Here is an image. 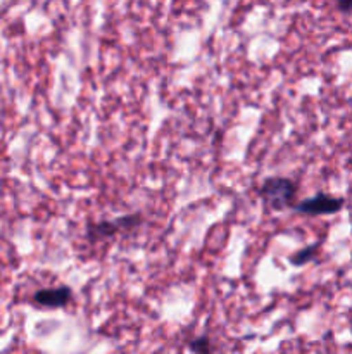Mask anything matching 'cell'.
Instances as JSON below:
<instances>
[{
  "instance_id": "obj_1",
  "label": "cell",
  "mask_w": 352,
  "mask_h": 354,
  "mask_svg": "<svg viewBox=\"0 0 352 354\" xmlns=\"http://www.w3.org/2000/svg\"><path fill=\"white\" fill-rule=\"evenodd\" d=\"M297 194V183L285 176H271L262 182L259 187V196L261 199L273 207L275 211H282L293 204Z\"/></svg>"
},
{
  "instance_id": "obj_2",
  "label": "cell",
  "mask_w": 352,
  "mask_h": 354,
  "mask_svg": "<svg viewBox=\"0 0 352 354\" xmlns=\"http://www.w3.org/2000/svg\"><path fill=\"white\" fill-rule=\"evenodd\" d=\"M144 221L141 214H126V216L116 218L113 221H100V223H90L86 227V237L92 242L102 241V239L114 237L119 234V230H130V228L138 227Z\"/></svg>"
},
{
  "instance_id": "obj_3",
  "label": "cell",
  "mask_w": 352,
  "mask_h": 354,
  "mask_svg": "<svg viewBox=\"0 0 352 354\" xmlns=\"http://www.w3.org/2000/svg\"><path fill=\"white\" fill-rule=\"evenodd\" d=\"M345 199L344 197L328 196V194H317V196L309 197L295 206L299 213L306 216H323V214H335L344 209Z\"/></svg>"
},
{
  "instance_id": "obj_4",
  "label": "cell",
  "mask_w": 352,
  "mask_h": 354,
  "mask_svg": "<svg viewBox=\"0 0 352 354\" xmlns=\"http://www.w3.org/2000/svg\"><path fill=\"white\" fill-rule=\"evenodd\" d=\"M72 290L68 286L55 287V289H41L33 294V303L47 310H57L71 303Z\"/></svg>"
},
{
  "instance_id": "obj_5",
  "label": "cell",
  "mask_w": 352,
  "mask_h": 354,
  "mask_svg": "<svg viewBox=\"0 0 352 354\" xmlns=\"http://www.w3.org/2000/svg\"><path fill=\"white\" fill-rule=\"evenodd\" d=\"M317 252H320V244H311V245H307V248L297 251L295 254H292L290 261H292V265H295V266L307 265L309 261H314V258L317 256Z\"/></svg>"
},
{
  "instance_id": "obj_6",
  "label": "cell",
  "mask_w": 352,
  "mask_h": 354,
  "mask_svg": "<svg viewBox=\"0 0 352 354\" xmlns=\"http://www.w3.org/2000/svg\"><path fill=\"white\" fill-rule=\"evenodd\" d=\"M190 349L197 354H211L213 353V344H211V339L206 335H200V337L190 341Z\"/></svg>"
},
{
  "instance_id": "obj_7",
  "label": "cell",
  "mask_w": 352,
  "mask_h": 354,
  "mask_svg": "<svg viewBox=\"0 0 352 354\" xmlns=\"http://www.w3.org/2000/svg\"><path fill=\"white\" fill-rule=\"evenodd\" d=\"M337 7L340 12H352V0H337Z\"/></svg>"
},
{
  "instance_id": "obj_8",
  "label": "cell",
  "mask_w": 352,
  "mask_h": 354,
  "mask_svg": "<svg viewBox=\"0 0 352 354\" xmlns=\"http://www.w3.org/2000/svg\"><path fill=\"white\" fill-rule=\"evenodd\" d=\"M351 324H352V313H351Z\"/></svg>"
}]
</instances>
